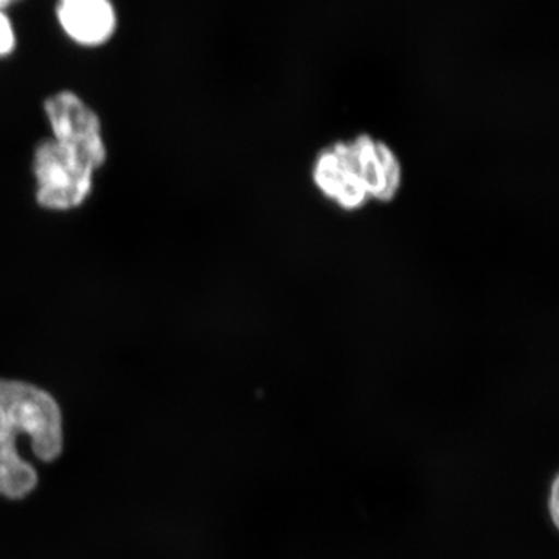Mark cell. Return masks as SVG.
Here are the masks:
<instances>
[{
    "instance_id": "cell-1",
    "label": "cell",
    "mask_w": 559,
    "mask_h": 559,
    "mask_svg": "<svg viewBox=\"0 0 559 559\" xmlns=\"http://www.w3.org/2000/svg\"><path fill=\"white\" fill-rule=\"evenodd\" d=\"M44 112L55 140H44L33 154L36 201L49 210L79 207L90 197L95 170L108 157L100 117L72 91L50 95Z\"/></svg>"
},
{
    "instance_id": "cell-2",
    "label": "cell",
    "mask_w": 559,
    "mask_h": 559,
    "mask_svg": "<svg viewBox=\"0 0 559 559\" xmlns=\"http://www.w3.org/2000/svg\"><path fill=\"white\" fill-rule=\"evenodd\" d=\"M33 454L53 462L62 452V417L57 400L24 381L0 380V496L24 499L36 488L38 476L22 457L21 441Z\"/></svg>"
},
{
    "instance_id": "cell-3",
    "label": "cell",
    "mask_w": 559,
    "mask_h": 559,
    "mask_svg": "<svg viewBox=\"0 0 559 559\" xmlns=\"http://www.w3.org/2000/svg\"><path fill=\"white\" fill-rule=\"evenodd\" d=\"M314 180L342 207L358 209L367 198L392 200L400 189L401 168L384 143L362 135L322 151Z\"/></svg>"
},
{
    "instance_id": "cell-4",
    "label": "cell",
    "mask_w": 559,
    "mask_h": 559,
    "mask_svg": "<svg viewBox=\"0 0 559 559\" xmlns=\"http://www.w3.org/2000/svg\"><path fill=\"white\" fill-rule=\"evenodd\" d=\"M55 20L66 38L84 49L106 46L120 24L114 0H57Z\"/></svg>"
},
{
    "instance_id": "cell-5",
    "label": "cell",
    "mask_w": 559,
    "mask_h": 559,
    "mask_svg": "<svg viewBox=\"0 0 559 559\" xmlns=\"http://www.w3.org/2000/svg\"><path fill=\"white\" fill-rule=\"evenodd\" d=\"M17 47V33L9 11L0 7V60L9 58Z\"/></svg>"
},
{
    "instance_id": "cell-6",
    "label": "cell",
    "mask_w": 559,
    "mask_h": 559,
    "mask_svg": "<svg viewBox=\"0 0 559 559\" xmlns=\"http://www.w3.org/2000/svg\"><path fill=\"white\" fill-rule=\"evenodd\" d=\"M10 2H13V0H0V7L7 9V5H9Z\"/></svg>"
}]
</instances>
